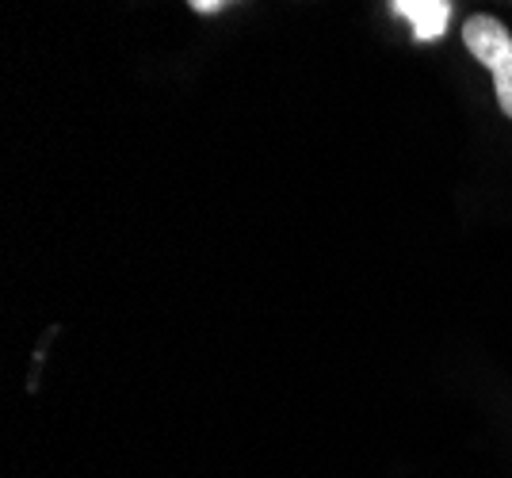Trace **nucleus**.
Segmentation results:
<instances>
[{
  "label": "nucleus",
  "instance_id": "1",
  "mask_svg": "<svg viewBox=\"0 0 512 478\" xmlns=\"http://www.w3.org/2000/svg\"><path fill=\"white\" fill-rule=\"evenodd\" d=\"M463 43L493 73L497 104L512 119V35L505 31V23H497L493 16H470L463 23Z\"/></svg>",
  "mask_w": 512,
  "mask_h": 478
},
{
  "label": "nucleus",
  "instance_id": "2",
  "mask_svg": "<svg viewBox=\"0 0 512 478\" xmlns=\"http://www.w3.org/2000/svg\"><path fill=\"white\" fill-rule=\"evenodd\" d=\"M394 12L413 23V35L421 43H432L448 31L451 0H394Z\"/></svg>",
  "mask_w": 512,
  "mask_h": 478
},
{
  "label": "nucleus",
  "instance_id": "3",
  "mask_svg": "<svg viewBox=\"0 0 512 478\" xmlns=\"http://www.w3.org/2000/svg\"><path fill=\"white\" fill-rule=\"evenodd\" d=\"M195 12H218V8H226L230 0H188Z\"/></svg>",
  "mask_w": 512,
  "mask_h": 478
}]
</instances>
